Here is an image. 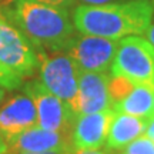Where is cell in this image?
<instances>
[{"mask_svg":"<svg viewBox=\"0 0 154 154\" xmlns=\"http://www.w3.org/2000/svg\"><path fill=\"white\" fill-rule=\"evenodd\" d=\"M36 124V106L26 91L7 96L0 104V136L7 144Z\"/></svg>","mask_w":154,"mask_h":154,"instance_id":"obj_8","label":"cell"},{"mask_svg":"<svg viewBox=\"0 0 154 154\" xmlns=\"http://www.w3.org/2000/svg\"><path fill=\"white\" fill-rule=\"evenodd\" d=\"M13 0H0V6H5V5H9V3H11Z\"/></svg>","mask_w":154,"mask_h":154,"instance_id":"obj_25","label":"cell"},{"mask_svg":"<svg viewBox=\"0 0 154 154\" xmlns=\"http://www.w3.org/2000/svg\"><path fill=\"white\" fill-rule=\"evenodd\" d=\"M80 69L66 51L38 50V80L76 113ZM77 114V113H76Z\"/></svg>","mask_w":154,"mask_h":154,"instance_id":"obj_3","label":"cell"},{"mask_svg":"<svg viewBox=\"0 0 154 154\" xmlns=\"http://www.w3.org/2000/svg\"><path fill=\"white\" fill-rule=\"evenodd\" d=\"M136 86V83L128 80L123 76H113L111 74L109 79V93H110L111 103L116 104L126 97L127 94L131 91Z\"/></svg>","mask_w":154,"mask_h":154,"instance_id":"obj_14","label":"cell"},{"mask_svg":"<svg viewBox=\"0 0 154 154\" xmlns=\"http://www.w3.org/2000/svg\"><path fill=\"white\" fill-rule=\"evenodd\" d=\"M147 123L149 120L114 110L110 127H109V133H107V138H106V149L113 153L124 149L133 140L143 136Z\"/></svg>","mask_w":154,"mask_h":154,"instance_id":"obj_12","label":"cell"},{"mask_svg":"<svg viewBox=\"0 0 154 154\" xmlns=\"http://www.w3.org/2000/svg\"><path fill=\"white\" fill-rule=\"evenodd\" d=\"M44 5H50V6H56V7H64V9H72L73 6L76 7V0H36Z\"/></svg>","mask_w":154,"mask_h":154,"instance_id":"obj_17","label":"cell"},{"mask_svg":"<svg viewBox=\"0 0 154 154\" xmlns=\"http://www.w3.org/2000/svg\"><path fill=\"white\" fill-rule=\"evenodd\" d=\"M79 5H88V6H97V5H107V3H117V2H127V0H76Z\"/></svg>","mask_w":154,"mask_h":154,"instance_id":"obj_18","label":"cell"},{"mask_svg":"<svg viewBox=\"0 0 154 154\" xmlns=\"http://www.w3.org/2000/svg\"><path fill=\"white\" fill-rule=\"evenodd\" d=\"M119 42L77 32L64 51L72 57L80 72L107 73L113 64Z\"/></svg>","mask_w":154,"mask_h":154,"instance_id":"obj_6","label":"cell"},{"mask_svg":"<svg viewBox=\"0 0 154 154\" xmlns=\"http://www.w3.org/2000/svg\"><path fill=\"white\" fill-rule=\"evenodd\" d=\"M109 73L80 72L76 113L90 114L113 109L109 93Z\"/></svg>","mask_w":154,"mask_h":154,"instance_id":"obj_10","label":"cell"},{"mask_svg":"<svg viewBox=\"0 0 154 154\" xmlns=\"http://www.w3.org/2000/svg\"><path fill=\"white\" fill-rule=\"evenodd\" d=\"M0 154H9V146L0 136Z\"/></svg>","mask_w":154,"mask_h":154,"instance_id":"obj_23","label":"cell"},{"mask_svg":"<svg viewBox=\"0 0 154 154\" xmlns=\"http://www.w3.org/2000/svg\"><path fill=\"white\" fill-rule=\"evenodd\" d=\"M146 36V38L150 42V44L154 47V23H151V26H150V29L147 30V33L144 34Z\"/></svg>","mask_w":154,"mask_h":154,"instance_id":"obj_22","label":"cell"},{"mask_svg":"<svg viewBox=\"0 0 154 154\" xmlns=\"http://www.w3.org/2000/svg\"><path fill=\"white\" fill-rule=\"evenodd\" d=\"M22 83H23V79L16 76L14 73L9 72L7 69H5L0 64V84L6 86L10 90H16V88H19L22 86Z\"/></svg>","mask_w":154,"mask_h":154,"instance_id":"obj_16","label":"cell"},{"mask_svg":"<svg viewBox=\"0 0 154 154\" xmlns=\"http://www.w3.org/2000/svg\"><path fill=\"white\" fill-rule=\"evenodd\" d=\"M153 17L151 0H127L97 6L77 5L72 14L79 33L111 40L144 36L153 23Z\"/></svg>","mask_w":154,"mask_h":154,"instance_id":"obj_2","label":"cell"},{"mask_svg":"<svg viewBox=\"0 0 154 154\" xmlns=\"http://www.w3.org/2000/svg\"><path fill=\"white\" fill-rule=\"evenodd\" d=\"M72 154H107L99 149H74Z\"/></svg>","mask_w":154,"mask_h":154,"instance_id":"obj_19","label":"cell"},{"mask_svg":"<svg viewBox=\"0 0 154 154\" xmlns=\"http://www.w3.org/2000/svg\"><path fill=\"white\" fill-rule=\"evenodd\" d=\"M9 146V154L17 153H47V151H73L72 134L46 130L33 126L13 138Z\"/></svg>","mask_w":154,"mask_h":154,"instance_id":"obj_9","label":"cell"},{"mask_svg":"<svg viewBox=\"0 0 154 154\" xmlns=\"http://www.w3.org/2000/svg\"><path fill=\"white\" fill-rule=\"evenodd\" d=\"M113 154H154V141L143 134Z\"/></svg>","mask_w":154,"mask_h":154,"instance_id":"obj_15","label":"cell"},{"mask_svg":"<svg viewBox=\"0 0 154 154\" xmlns=\"http://www.w3.org/2000/svg\"><path fill=\"white\" fill-rule=\"evenodd\" d=\"M151 2H153V5H154V0H151Z\"/></svg>","mask_w":154,"mask_h":154,"instance_id":"obj_27","label":"cell"},{"mask_svg":"<svg viewBox=\"0 0 154 154\" xmlns=\"http://www.w3.org/2000/svg\"><path fill=\"white\" fill-rule=\"evenodd\" d=\"M114 110L79 114L72 128V141L74 149H101L106 144L110 121Z\"/></svg>","mask_w":154,"mask_h":154,"instance_id":"obj_11","label":"cell"},{"mask_svg":"<svg viewBox=\"0 0 154 154\" xmlns=\"http://www.w3.org/2000/svg\"><path fill=\"white\" fill-rule=\"evenodd\" d=\"M113 76H123L136 84L154 83V47L147 38L128 36L119 42L110 67Z\"/></svg>","mask_w":154,"mask_h":154,"instance_id":"obj_4","label":"cell"},{"mask_svg":"<svg viewBox=\"0 0 154 154\" xmlns=\"http://www.w3.org/2000/svg\"><path fill=\"white\" fill-rule=\"evenodd\" d=\"M153 90H154V83H153ZM153 117H154V109H153Z\"/></svg>","mask_w":154,"mask_h":154,"instance_id":"obj_26","label":"cell"},{"mask_svg":"<svg viewBox=\"0 0 154 154\" xmlns=\"http://www.w3.org/2000/svg\"><path fill=\"white\" fill-rule=\"evenodd\" d=\"M0 64L20 79L38 70V50L20 29L0 16Z\"/></svg>","mask_w":154,"mask_h":154,"instance_id":"obj_5","label":"cell"},{"mask_svg":"<svg viewBox=\"0 0 154 154\" xmlns=\"http://www.w3.org/2000/svg\"><path fill=\"white\" fill-rule=\"evenodd\" d=\"M144 136L149 137L150 140L154 141V117H151L147 123V127H146V131H144Z\"/></svg>","mask_w":154,"mask_h":154,"instance_id":"obj_20","label":"cell"},{"mask_svg":"<svg viewBox=\"0 0 154 154\" xmlns=\"http://www.w3.org/2000/svg\"><path fill=\"white\" fill-rule=\"evenodd\" d=\"M10 91H11L10 88H7L6 86H3V84H0V104H2L6 99H7V96H9V93H10Z\"/></svg>","mask_w":154,"mask_h":154,"instance_id":"obj_21","label":"cell"},{"mask_svg":"<svg viewBox=\"0 0 154 154\" xmlns=\"http://www.w3.org/2000/svg\"><path fill=\"white\" fill-rule=\"evenodd\" d=\"M154 90L151 84H136L124 99L113 104V110L131 114L144 120L153 117Z\"/></svg>","mask_w":154,"mask_h":154,"instance_id":"obj_13","label":"cell"},{"mask_svg":"<svg viewBox=\"0 0 154 154\" xmlns=\"http://www.w3.org/2000/svg\"><path fill=\"white\" fill-rule=\"evenodd\" d=\"M0 16L20 29L37 50L49 53L64 51L77 33L70 9L36 0H13L0 6Z\"/></svg>","mask_w":154,"mask_h":154,"instance_id":"obj_1","label":"cell"},{"mask_svg":"<svg viewBox=\"0 0 154 154\" xmlns=\"http://www.w3.org/2000/svg\"><path fill=\"white\" fill-rule=\"evenodd\" d=\"M24 91L34 101L37 113V126L46 130L72 134L77 114L66 101L49 91L38 79L30 80L24 86Z\"/></svg>","mask_w":154,"mask_h":154,"instance_id":"obj_7","label":"cell"},{"mask_svg":"<svg viewBox=\"0 0 154 154\" xmlns=\"http://www.w3.org/2000/svg\"><path fill=\"white\" fill-rule=\"evenodd\" d=\"M17 154H72V151H47V153H17Z\"/></svg>","mask_w":154,"mask_h":154,"instance_id":"obj_24","label":"cell"}]
</instances>
